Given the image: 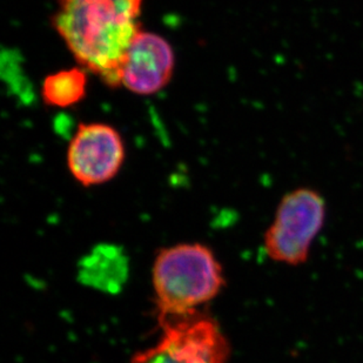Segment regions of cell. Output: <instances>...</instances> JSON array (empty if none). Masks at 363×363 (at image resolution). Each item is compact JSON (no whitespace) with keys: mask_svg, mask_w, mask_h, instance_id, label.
I'll use <instances>...</instances> for the list:
<instances>
[{"mask_svg":"<svg viewBox=\"0 0 363 363\" xmlns=\"http://www.w3.org/2000/svg\"><path fill=\"white\" fill-rule=\"evenodd\" d=\"M325 216L327 203L316 189L300 187L286 194L264 233L268 257L288 266L307 262L313 242L325 226Z\"/></svg>","mask_w":363,"mask_h":363,"instance_id":"cell-3","label":"cell"},{"mask_svg":"<svg viewBox=\"0 0 363 363\" xmlns=\"http://www.w3.org/2000/svg\"><path fill=\"white\" fill-rule=\"evenodd\" d=\"M80 278L86 284L104 291H119L127 278V259L121 248L101 245L80 264Z\"/></svg>","mask_w":363,"mask_h":363,"instance_id":"cell-7","label":"cell"},{"mask_svg":"<svg viewBox=\"0 0 363 363\" xmlns=\"http://www.w3.org/2000/svg\"><path fill=\"white\" fill-rule=\"evenodd\" d=\"M144 0H58L52 19L80 67L112 89L121 85L127 52L139 35Z\"/></svg>","mask_w":363,"mask_h":363,"instance_id":"cell-1","label":"cell"},{"mask_svg":"<svg viewBox=\"0 0 363 363\" xmlns=\"http://www.w3.org/2000/svg\"><path fill=\"white\" fill-rule=\"evenodd\" d=\"M174 51L162 35L141 30L127 52L121 85L139 96L160 92L174 72Z\"/></svg>","mask_w":363,"mask_h":363,"instance_id":"cell-6","label":"cell"},{"mask_svg":"<svg viewBox=\"0 0 363 363\" xmlns=\"http://www.w3.org/2000/svg\"><path fill=\"white\" fill-rule=\"evenodd\" d=\"M155 346L134 355L130 363H227L230 346L219 325L199 312L160 323Z\"/></svg>","mask_w":363,"mask_h":363,"instance_id":"cell-4","label":"cell"},{"mask_svg":"<svg viewBox=\"0 0 363 363\" xmlns=\"http://www.w3.org/2000/svg\"><path fill=\"white\" fill-rule=\"evenodd\" d=\"M125 160L123 138L107 123H80L67 148V166L82 186L101 185L121 171Z\"/></svg>","mask_w":363,"mask_h":363,"instance_id":"cell-5","label":"cell"},{"mask_svg":"<svg viewBox=\"0 0 363 363\" xmlns=\"http://www.w3.org/2000/svg\"><path fill=\"white\" fill-rule=\"evenodd\" d=\"M87 71L82 67H73L52 73L45 78L41 96L45 103L53 107L73 106L86 96Z\"/></svg>","mask_w":363,"mask_h":363,"instance_id":"cell-8","label":"cell"},{"mask_svg":"<svg viewBox=\"0 0 363 363\" xmlns=\"http://www.w3.org/2000/svg\"><path fill=\"white\" fill-rule=\"evenodd\" d=\"M152 280L159 323L196 314L225 284L221 264L201 243H182L160 250Z\"/></svg>","mask_w":363,"mask_h":363,"instance_id":"cell-2","label":"cell"}]
</instances>
